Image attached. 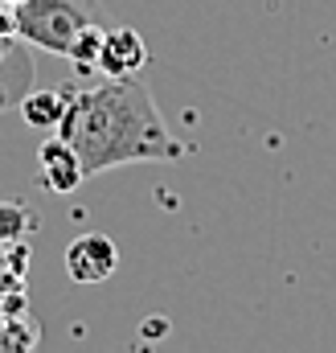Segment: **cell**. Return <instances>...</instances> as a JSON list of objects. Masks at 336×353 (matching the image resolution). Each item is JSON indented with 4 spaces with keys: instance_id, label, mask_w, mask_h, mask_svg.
I'll return each mask as SVG.
<instances>
[{
    "instance_id": "1",
    "label": "cell",
    "mask_w": 336,
    "mask_h": 353,
    "mask_svg": "<svg viewBox=\"0 0 336 353\" xmlns=\"http://www.w3.org/2000/svg\"><path fill=\"white\" fill-rule=\"evenodd\" d=\"M58 136L78 152L86 176L119 165L185 157V144L168 132L144 79H107L98 87L70 90V107L58 123Z\"/></svg>"
},
{
    "instance_id": "2",
    "label": "cell",
    "mask_w": 336,
    "mask_h": 353,
    "mask_svg": "<svg viewBox=\"0 0 336 353\" xmlns=\"http://www.w3.org/2000/svg\"><path fill=\"white\" fill-rule=\"evenodd\" d=\"M94 25V12L86 0H21L12 8V33L45 54H66L74 37Z\"/></svg>"
},
{
    "instance_id": "3",
    "label": "cell",
    "mask_w": 336,
    "mask_h": 353,
    "mask_svg": "<svg viewBox=\"0 0 336 353\" xmlns=\"http://www.w3.org/2000/svg\"><path fill=\"white\" fill-rule=\"evenodd\" d=\"M115 267H119V251H115V243L107 234L86 230V234H78L66 247V275L74 283H86V288L90 283H103V279L115 275Z\"/></svg>"
},
{
    "instance_id": "4",
    "label": "cell",
    "mask_w": 336,
    "mask_h": 353,
    "mask_svg": "<svg viewBox=\"0 0 336 353\" xmlns=\"http://www.w3.org/2000/svg\"><path fill=\"white\" fill-rule=\"evenodd\" d=\"M144 66H148V46L136 29H107L103 33L98 70L107 79H140Z\"/></svg>"
},
{
    "instance_id": "5",
    "label": "cell",
    "mask_w": 336,
    "mask_h": 353,
    "mask_svg": "<svg viewBox=\"0 0 336 353\" xmlns=\"http://www.w3.org/2000/svg\"><path fill=\"white\" fill-rule=\"evenodd\" d=\"M37 173H41V181H45L54 193H74L86 181L78 152H74L62 136L41 140V148H37Z\"/></svg>"
},
{
    "instance_id": "6",
    "label": "cell",
    "mask_w": 336,
    "mask_h": 353,
    "mask_svg": "<svg viewBox=\"0 0 336 353\" xmlns=\"http://www.w3.org/2000/svg\"><path fill=\"white\" fill-rule=\"evenodd\" d=\"M66 107H70V87H62V90H29V94L21 99V115H25V123L37 128V132H58Z\"/></svg>"
},
{
    "instance_id": "7",
    "label": "cell",
    "mask_w": 336,
    "mask_h": 353,
    "mask_svg": "<svg viewBox=\"0 0 336 353\" xmlns=\"http://www.w3.org/2000/svg\"><path fill=\"white\" fill-rule=\"evenodd\" d=\"M98 54H103V29L90 25V29H83V33L74 37V46H70V62H74L78 70H98Z\"/></svg>"
},
{
    "instance_id": "8",
    "label": "cell",
    "mask_w": 336,
    "mask_h": 353,
    "mask_svg": "<svg viewBox=\"0 0 336 353\" xmlns=\"http://www.w3.org/2000/svg\"><path fill=\"white\" fill-rule=\"evenodd\" d=\"M25 226V210L21 205H0V239H17Z\"/></svg>"
}]
</instances>
